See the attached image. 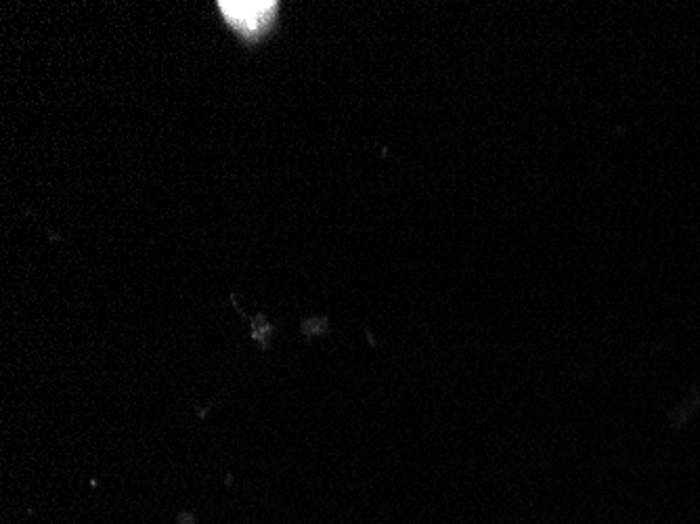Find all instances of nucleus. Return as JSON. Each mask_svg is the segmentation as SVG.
Instances as JSON below:
<instances>
[{
	"label": "nucleus",
	"mask_w": 700,
	"mask_h": 524,
	"mask_svg": "<svg viewBox=\"0 0 700 524\" xmlns=\"http://www.w3.org/2000/svg\"><path fill=\"white\" fill-rule=\"evenodd\" d=\"M218 7H221L223 15L237 32L254 36L269 26L277 3H256V0H250V3H237V0L225 3L223 0V3H218Z\"/></svg>",
	"instance_id": "obj_1"
}]
</instances>
